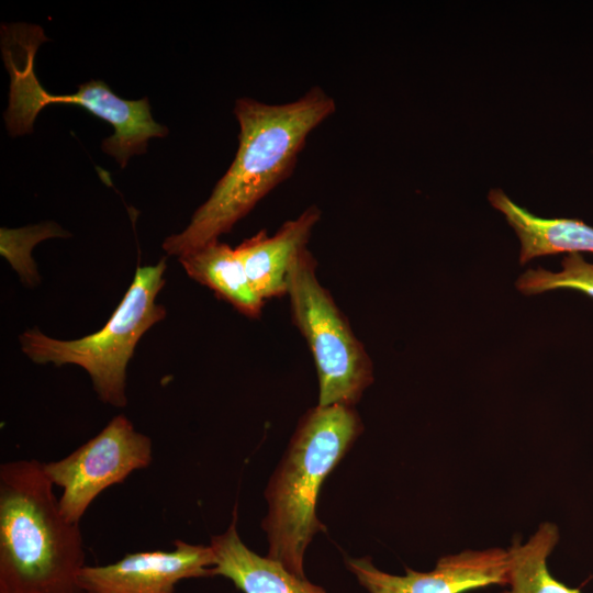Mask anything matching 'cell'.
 <instances>
[{
    "label": "cell",
    "instance_id": "cell-9",
    "mask_svg": "<svg viewBox=\"0 0 593 593\" xmlns=\"http://www.w3.org/2000/svg\"><path fill=\"white\" fill-rule=\"evenodd\" d=\"M348 569L369 593H465L492 584L508 585L507 549H467L443 556L428 572L406 568L395 575L376 568L369 558L346 560Z\"/></svg>",
    "mask_w": 593,
    "mask_h": 593
},
{
    "label": "cell",
    "instance_id": "cell-14",
    "mask_svg": "<svg viewBox=\"0 0 593 593\" xmlns=\"http://www.w3.org/2000/svg\"><path fill=\"white\" fill-rule=\"evenodd\" d=\"M556 524L545 522L526 542L516 538L507 549L510 555V589L501 593H581L555 579L547 567L548 557L559 542Z\"/></svg>",
    "mask_w": 593,
    "mask_h": 593
},
{
    "label": "cell",
    "instance_id": "cell-7",
    "mask_svg": "<svg viewBox=\"0 0 593 593\" xmlns=\"http://www.w3.org/2000/svg\"><path fill=\"white\" fill-rule=\"evenodd\" d=\"M153 460L152 439L135 429L124 415L114 416L96 436L66 457L43 462L54 485L61 488L64 516L78 523L105 489L125 481Z\"/></svg>",
    "mask_w": 593,
    "mask_h": 593
},
{
    "label": "cell",
    "instance_id": "cell-4",
    "mask_svg": "<svg viewBox=\"0 0 593 593\" xmlns=\"http://www.w3.org/2000/svg\"><path fill=\"white\" fill-rule=\"evenodd\" d=\"M45 41L47 37L38 25L14 23L1 27V51L10 76L4 122L11 136L31 133L37 114L46 105H80L114 127L113 135L103 139L101 148L124 168L133 155L146 152L150 138L168 134V128L153 119L147 98H120L104 81L81 83L71 94L47 92L34 71L35 53Z\"/></svg>",
    "mask_w": 593,
    "mask_h": 593
},
{
    "label": "cell",
    "instance_id": "cell-16",
    "mask_svg": "<svg viewBox=\"0 0 593 593\" xmlns=\"http://www.w3.org/2000/svg\"><path fill=\"white\" fill-rule=\"evenodd\" d=\"M0 253L18 272L21 281L29 288L40 283L36 265L32 258L33 247L51 237L68 236L58 224L46 222L22 228H1Z\"/></svg>",
    "mask_w": 593,
    "mask_h": 593
},
{
    "label": "cell",
    "instance_id": "cell-5",
    "mask_svg": "<svg viewBox=\"0 0 593 593\" xmlns=\"http://www.w3.org/2000/svg\"><path fill=\"white\" fill-rule=\"evenodd\" d=\"M165 257L156 265L137 267L122 301L98 332L61 340L31 328L19 337L22 351L35 363L81 367L100 401L124 407L128 361L141 337L166 316L165 307L156 303L165 284Z\"/></svg>",
    "mask_w": 593,
    "mask_h": 593
},
{
    "label": "cell",
    "instance_id": "cell-1",
    "mask_svg": "<svg viewBox=\"0 0 593 593\" xmlns=\"http://www.w3.org/2000/svg\"><path fill=\"white\" fill-rule=\"evenodd\" d=\"M335 110L334 99L317 86L282 104L237 99L233 110L239 124L235 158L187 227L164 240V250L180 257L231 232L290 177L309 134Z\"/></svg>",
    "mask_w": 593,
    "mask_h": 593
},
{
    "label": "cell",
    "instance_id": "cell-8",
    "mask_svg": "<svg viewBox=\"0 0 593 593\" xmlns=\"http://www.w3.org/2000/svg\"><path fill=\"white\" fill-rule=\"evenodd\" d=\"M210 545L175 540L172 550L138 551L103 564H86L78 578L83 593H176L186 579L213 577Z\"/></svg>",
    "mask_w": 593,
    "mask_h": 593
},
{
    "label": "cell",
    "instance_id": "cell-3",
    "mask_svg": "<svg viewBox=\"0 0 593 593\" xmlns=\"http://www.w3.org/2000/svg\"><path fill=\"white\" fill-rule=\"evenodd\" d=\"M363 425L355 406L316 405L304 413L272 473L265 496L268 513L261 527L268 538L267 557L305 578L306 547L325 526L316 516V501L325 478L347 454Z\"/></svg>",
    "mask_w": 593,
    "mask_h": 593
},
{
    "label": "cell",
    "instance_id": "cell-2",
    "mask_svg": "<svg viewBox=\"0 0 593 593\" xmlns=\"http://www.w3.org/2000/svg\"><path fill=\"white\" fill-rule=\"evenodd\" d=\"M53 486L35 459L0 466V593H83L81 530Z\"/></svg>",
    "mask_w": 593,
    "mask_h": 593
},
{
    "label": "cell",
    "instance_id": "cell-10",
    "mask_svg": "<svg viewBox=\"0 0 593 593\" xmlns=\"http://www.w3.org/2000/svg\"><path fill=\"white\" fill-rule=\"evenodd\" d=\"M321 210L311 205L298 217L284 222L272 235L259 231L243 240L236 253L256 294L264 301L287 295L288 277L298 257L307 249Z\"/></svg>",
    "mask_w": 593,
    "mask_h": 593
},
{
    "label": "cell",
    "instance_id": "cell-13",
    "mask_svg": "<svg viewBox=\"0 0 593 593\" xmlns=\"http://www.w3.org/2000/svg\"><path fill=\"white\" fill-rule=\"evenodd\" d=\"M178 260L191 279L210 288L240 314L250 318L261 315L265 301L254 291L235 248L214 240Z\"/></svg>",
    "mask_w": 593,
    "mask_h": 593
},
{
    "label": "cell",
    "instance_id": "cell-15",
    "mask_svg": "<svg viewBox=\"0 0 593 593\" xmlns=\"http://www.w3.org/2000/svg\"><path fill=\"white\" fill-rule=\"evenodd\" d=\"M524 295H536L552 290H575L593 298V262L581 254H569L561 261V270L528 269L516 281Z\"/></svg>",
    "mask_w": 593,
    "mask_h": 593
},
{
    "label": "cell",
    "instance_id": "cell-11",
    "mask_svg": "<svg viewBox=\"0 0 593 593\" xmlns=\"http://www.w3.org/2000/svg\"><path fill=\"white\" fill-rule=\"evenodd\" d=\"M236 517L235 510L227 529L211 538L210 546L214 552L212 575L231 580L242 593H326L282 563L250 550L237 533Z\"/></svg>",
    "mask_w": 593,
    "mask_h": 593
},
{
    "label": "cell",
    "instance_id": "cell-6",
    "mask_svg": "<svg viewBox=\"0 0 593 593\" xmlns=\"http://www.w3.org/2000/svg\"><path fill=\"white\" fill-rule=\"evenodd\" d=\"M287 295L294 325L307 343L318 379L320 406H355L373 382L372 361L350 324L321 284L305 249L292 265Z\"/></svg>",
    "mask_w": 593,
    "mask_h": 593
},
{
    "label": "cell",
    "instance_id": "cell-12",
    "mask_svg": "<svg viewBox=\"0 0 593 593\" xmlns=\"http://www.w3.org/2000/svg\"><path fill=\"white\" fill-rule=\"evenodd\" d=\"M492 206L505 216L519 242V262L569 254H593V227L577 219H542L517 205L501 189L489 192Z\"/></svg>",
    "mask_w": 593,
    "mask_h": 593
}]
</instances>
